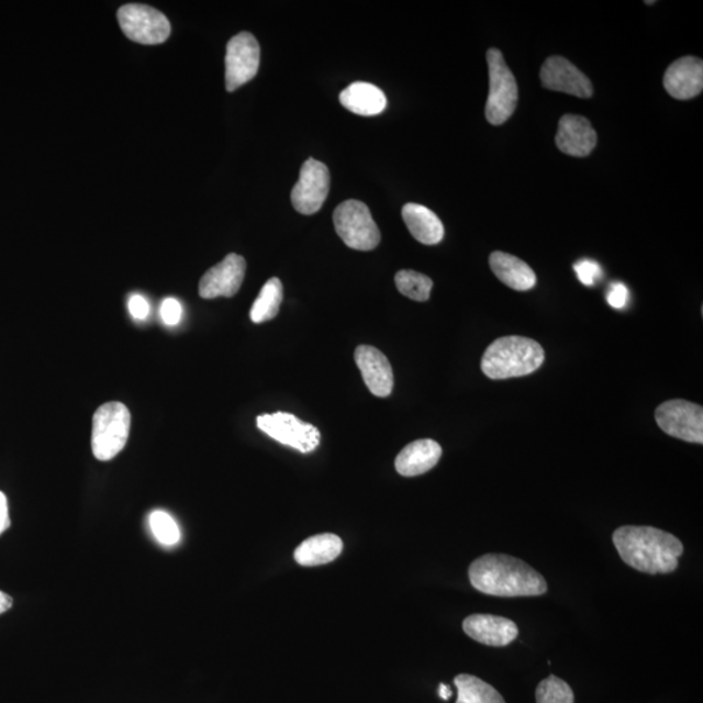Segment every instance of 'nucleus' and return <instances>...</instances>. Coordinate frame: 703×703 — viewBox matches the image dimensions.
<instances>
[{
    "mask_svg": "<svg viewBox=\"0 0 703 703\" xmlns=\"http://www.w3.org/2000/svg\"><path fill=\"white\" fill-rule=\"evenodd\" d=\"M613 539L625 565L649 574L673 572L684 553L679 538L652 526H622Z\"/></svg>",
    "mask_w": 703,
    "mask_h": 703,
    "instance_id": "obj_1",
    "label": "nucleus"
},
{
    "mask_svg": "<svg viewBox=\"0 0 703 703\" xmlns=\"http://www.w3.org/2000/svg\"><path fill=\"white\" fill-rule=\"evenodd\" d=\"M468 574L472 587L488 595L538 596L547 592L544 576L510 555H483L472 562Z\"/></svg>",
    "mask_w": 703,
    "mask_h": 703,
    "instance_id": "obj_2",
    "label": "nucleus"
},
{
    "mask_svg": "<svg viewBox=\"0 0 703 703\" xmlns=\"http://www.w3.org/2000/svg\"><path fill=\"white\" fill-rule=\"evenodd\" d=\"M545 361V350L536 341L523 336L499 337L482 357L481 368L490 379L529 376Z\"/></svg>",
    "mask_w": 703,
    "mask_h": 703,
    "instance_id": "obj_3",
    "label": "nucleus"
},
{
    "mask_svg": "<svg viewBox=\"0 0 703 703\" xmlns=\"http://www.w3.org/2000/svg\"><path fill=\"white\" fill-rule=\"evenodd\" d=\"M131 413L123 403L101 405L93 416L91 449L97 460L109 461L123 451L131 432Z\"/></svg>",
    "mask_w": 703,
    "mask_h": 703,
    "instance_id": "obj_4",
    "label": "nucleus"
},
{
    "mask_svg": "<svg viewBox=\"0 0 703 703\" xmlns=\"http://www.w3.org/2000/svg\"><path fill=\"white\" fill-rule=\"evenodd\" d=\"M487 59L490 90L484 112L490 124L502 125L509 121L517 108L518 87L501 51L490 48Z\"/></svg>",
    "mask_w": 703,
    "mask_h": 703,
    "instance_id": "obj_5",
    "label": "nucleus"
},
{
    "mask_svg": "<svg viewBox=\"0 0 703 703\" xmlns=\"http://www.w3.org/2000/svg\"><path fill=\"white\" fill-rule=\"evenodd\" d=\"M337 235L350 249L368 252L381 242V232L372 220L370 210L361 201L348 200L334 211Z\"/></svg>",
    "mask_w": 703,
    "mask_h": 703,
    "instance_id": "obj_6",
    "label": "nucleus"
},
{
    "mask_svg": "<svg viewBox=\"0 0 703 703\" xmlns=\"http://www.w3.org/2000/svg\"><path fill=\"white\" fill-rule=\"evenodd\" d=\"M119 24L131 41L143 45H158L170 37V21L146 4H125L118 11Z\"/></svg>",
    "mask_w": 703,
    "mask_h": 703,
    "instance_id": "obj_7",
    "label": "nucleus"
},
{
    "mask_svg": "<svg viewBox=\"0 0 703 703\" xmlns=\"http://www.w3.org/2000/svg\"><path fill=\"white\" fill-rule=\"evenodd\" d=\"M257 427L281 445L298 449L302 454L313 453L320 446L319 428L291 413L263 414L257 419Z\"/></svg>",
    "mask_w": 703,
    "mask_h": 703,
    "instance_id": "obj_8",
    "label": "nucleus"
},
{
    "mask_svg": "<svg viewBox=\"0 0 703 703\" xmlns=\"http://www.w3.org/2000/svg\"><path fill=\"white\" fill-rule=\"evenodd\" d=\"M656 420L670 437L685 442L703 443V410L687 400H670L657 408Z\"/></svg>",
    "mask_w": 703,
    "mask_h": 703,
    "instance_id": "obj_9",
    "label": "nucleus"
},
{
    "mask_svg": "<svg viewBox=\"0 0 703 703\" xmlns=\"http://www.w3.org/2000/svg\"><path fill=\"white\" fill-rule=\"evenodd\" d=\"M259 60H261V48H259L255 35L243 32L232 37L226 53L227 90L235 91L244 83L255 79Z\"/></svg>",
    "mask_w": 703,
    "mask_h": 703,
    "instance_id": "obj_10",
    "label": "nucleus"
},
{
    "mask_svg": "<svg viewBox=\"0 0 703 703\" xmlns=\"http://www.w3.org/2000/svg\"><path fill=\"white\" fill-rule=\"evenodd\" d=\"M330 191V171L325 164L309 158L300 171L297 186L292 189L291 200L300 214L313 215L325 203Z\"/></svg>",
    "mask_w": 703,
    "mask_h": 703,
    "instance_id": "obj_11",
    "label": "nucleus"
},
{
    "mask_svg": "<svg viewBox=\"0 0 703 703\" xmlns=\"http://www.w3.org/2000/svg\"><path fill=\"white\" fill-rule=\"evenodd\" d=\"M245 271V259L231 253L201 278L200 297L207 300L235 297L243 284Z\"/></svg>",
    "mask_w": 703,
    "mask_h": 703,
    "instance_id": "obj_12",
    "label": "nucleus"
},
{
    "mask_svg": "<svg viewBox=\"0 0 703 703\" xmlns=\"http://www.w3.org/2000/svg\"><path fill=\"white\" fill-rule=\"evenodd\" d=\"M540 82L553 91L571 94L579 98L593 96L592 82L571 62L562 56H550L540 68Z\"/></svg>",
    "mask_w": 703,
    "mask_h": 703,
    "instance_id": "obj_13",
    "label": "nucleus"
},
{
    "mask_svg": "<svg viewBox=\"0 0 703 703\" xmlns=\"http://www.w3.org/2000/svg\"><path fill=\"white\" fill-rule=\"evenodd\" d=\"M663 83L667 93L674 100H692L702 93L703 62L695 56H684L673 62L666 70Z\"/></svg>",
    "mask_w": 703,
    "mask_h": 703,
    "instance_id": "obj_14",
    "label": "nucleus"
},
{
    "mask_svg": "<svg viewBox=\"0 0 703 703\" xmlns=\"http://www.w3.org/2000/svg\"><path fill=\"white\" fill-rule=\"evenodd\" d=\"M462 629L475 641L494 648H503L518 636L517 625L510 618L488 614L468 616L462 623Z\"/></svg>",
    "mask_w": 703,
    "mask_h": 703,
    "instance_id": "obj_15",
    "label": "nucleus"
},
{
    "mask_svg": "<svg viewBox=\"0 0 703 703\" xmlns=\"http://www.w3.org/2000/svg\"><path fill=\"white\" fill-rule=\"evenodd\" d=\"M355 360L372 395L390 397L393 389V371L389 358L375 347L360 346L355 352Z\"/></svg>",
    "mask_w": 703,
    "mask_h": 703,
    "instance_id": "obj_16",
    "label": "nucleus"
},
{
    "mask_svg": "<svg viewBox=\"0 0 703 703\" xmlns=\"http://www.w3.org/2000/svg\"><path fill=\"white\" fill-rule=\"evenodd\" d=\"M596 132L587 118L565 115L559 121L557 145L559 150L572 157H587L596 146Z\"/></svg>",
    "mask_w": 703,
    "mask_h": 703,
    "instance_id": "obj_17",
    "label": "nucleus"
},
{
    "mask_svg": "<svg viewBox=\"0 0 703 703\" xmlns=\"http://www.w3.org/2000/svg\"><path fill=\"white\" fill-rule=\"evenodd\" d=\"M440 456L439 443L433 439H420L402 449L397 457L395 468L398 473L404 477L421 476L437 466Z\"/></svg>",
    "mask_w": 703,
    "mask_h": 703,
    "instance_id": "obj_18",
    "label": "nucleus"
},
{
    "mask_svg": "<svg viewBox=\"0 0 703 703\" xmlns=\"http://www.w3.org/2000/svg\"><path fill=\"white\" fill-rule=\"evenodd\" d=\"M489 264L495 277L512 290L529 291L537 283L536 272L532 267L509 253H492Z\"/></svg>",
    "mask_w": 703,
    "mask_h": 703,
    "instance_id": "obj_19",
    "label": "nucleus"
},
{
    "mask_svg": "<svg viewBox=\"0 0 703 703\" xmlns=\"http://www.w3.org/2000/svg\"><path fill=\"white\" fill-rule=\"evenodd\" d=\"M402 215L408 230L417 242L425 245H437L445 236V227L438 215L419 203H406Z\"/></svg>",
    "mask_w": 703,
    "mask_h": 703,
    "instance_id": "obj_20",
    "label": "nucleus"
},
{
    "mask_svg": "<svg viewBox=\"0 0 703 703\" xmlns=\"http://www.w3.org/2000/svg\"><path fill=\"white\" fill-rule=\"evenodd\" d=\"M339 100L344 108L361 116L381 114L387 105L383 91L369 82L350 83L342 91Z\"/></svg>",
    "mask_w": 703,
    "mask_h": 703,
    "instance_id": "obj_21",
    "label": "nucleus"
},
{
    "mask_svg": "<svg viewBox=\"0 0 703 703\" xmlns=\"http://www.w3.org/2000/svg\"><path fill=\"white\" fill-rule=\"evenodd\" d=\"M343 551L342 538L335 534H319L308 538L294 551V560L300 566L316 567L335 560Z\"/></svg>",
    "mask_w": 703,
    "mask_h": 703,
    "instance_id": "obj_22",
    "label": "nucleus"
},
{
    "mask_svg": "<svg viewBox=\"0 0 703 703\" xmlns=\"http://www.w3.org/2000/svg\"><path fill=\"white\" fill-rule=\"evenodd\" d=\"M455 685L457 688L456 703H505L494 687L473 677V674H459L455 678Z\"/></svg>",
    "mask_w": 703,
    "mask_h": 703,
    "instance_id": "obj_23",
    "label": "nucleus"
},
{
    "mask_svg": "<svg viewBox=\"0 0 703 703\" xmlns=\"http://www.w3.org/2000/svg\"><path fill=\"white\" fill-rule=\"evenodd\" d=\"M283 301V284L278 278H271L263 287L258 298L250 309V320L255 323H264L276 319Z\"/></svg>",
    "mask_w": 703,
    "mask_h": 703,
    "instance_id": "obj_24",
    "label": "nucleus"
},
{
    "mask_svg": "<svg viewBox=\"0 0 703 703\" xmlns=\"http://www.w3.org/2000/svg\"><path fill=\"white\" fill-rule=\"evenodd\" d=\"M395 283L400 293L413 301L424 302L431 298L433 280L424 274L402 270L397 274Z\"/></svg>",
    "mask_w": 703,
    "mask_h": 703,
    "instance_id": "obj_25",
    "label": "nucleus"
},
{
    "mask_svg": "<svg viewBox=\"0 0 703 703\" xmlns=\"http://www.w3.org/2000/svg\"><path fill=\"white\" fill-rule=\"evenodd\" d=\"M536 699L537 703H574L572 688L554 674L540 681Z\"/></svg>",
    "mask_w": 703,
    "mask_h": 703,
    "instance_id": "obj_26",
    "label": "nucleus"
},
{
    "mask_svg": "<svg viewBox=\"0 0 703 703\" xmlns=\"http://www.w3.org/2000/svg\"><path fill=\"white\" fill-rule=\"evenodd\" d=\"M150 529L158 543L175 546L181 538L180 529L175 520L165 511H154L149 517Z\"/></svg>",
    "mask_w": 703,
    "mask_h": 703,
    "instance_id": "obj_27",
    "label": "nucleus"
},
{
    "mask_svg": "<svg viewBox=\"0 0 703 703\" xmlns=\"http://www.w3.org/2000/svg\"><path fill=\"white\" fill-rule=\"evenodd\" d=\"M573 269L578 274L581 283L587 287L595 286L603 277L601 266L592 261V259H581V261L574 264Z\"/></svg>",
    "mask_w": 703,
    "mask_h": 703,
    "instance_id": "obj_28",
    "label": "nucleus"
},
{
    "mask_svg": "<svg viewBox=\"0 0 703 703\" xmlns=\"http://www.w3.org/2000/svg\"><path fill=\"white\" fill-rule=\"evenodd\" d=\"M182 306L180 302L174 298H167L160 305L161 321L167 326H176L181 321Z\"/></svg>",
    "mask_w": 703,
    "mask_h": 703,
    "instance_id": "obj_29",
    "label": "nucleus"
},
{
    "mask_svg": "<svg viewBox=\"0 0 703 703\" xmlns=\"http://www.w3.org/2000/svg\"><path fill=\"white\" fill-rule=\"evenodd\" d=\"M629 301L628 288L622 283L611 286L607 292V302L614 309H624Z\"/></svg>",
    "mask_w": 703,
    "mask_h": 703,
    "instance_id": "obj_30",
    "label": "nucleus"
},
{
    "mask_svg": "<svg viewBox=\"0 0 703 703\" xmlns=\"http://www.w3.org/2000/svg\"><path fill=\"white\" fill-rule=\"evenodd\" d=\"M130 313L135 320H145L150 313L149 302L146 301L141 294H133L129 301Z\"/></svg>",
    "mask_w": 703,
    "mask_h": 703,
    "instance_id": "obj_31",
    "label": "nucleus"
},
{
    "mask_svg": "<svg viewBox=\"0 0 703 703\" xmlns=\"http://www.w3.org/2000/svg\"><path fill=\"white\" fill-rule=\"evenodd\" d=\"M10 524L9 502H7V496L3 492L0 491V534L9 529Z\"/></svg>",
    "mask_w": 703,
    "mask_h": 703,
    "instance_id": "obj_32",
    "label": "nucleus"
},
{
    "mask_svg": "<svg viewBox=\"0 0 703 703\" xmlns=\"http://www.w3.org/2000/svg\"><path fill=\"white\" fill-rule=\"evenodd\" d=\"M13 600L9 594L0 592V615L7 613L12 607Z\"/></svg>",
    "mask_w": 703,
    "mask_h": 703,
    "instance_id": "obj_33",
    "label": "nucleus"
},
{
    "mask_svg": "<svg viewBox=\"0 0 703 703\" xmlns=\"http://www.w3.org/2000/svg\"><path fill=\"white\" fill-rule=\"evenodd\" d=\"M439 695L442 700H449L453 698V691L451 688H449L446 684H440L439 685Z\"/></svg>",
    "mask_w": 703,
    "mask_h": 703,
    "instance_id": "obj_34",
    "label": "nucleus"
}]
</instances>
